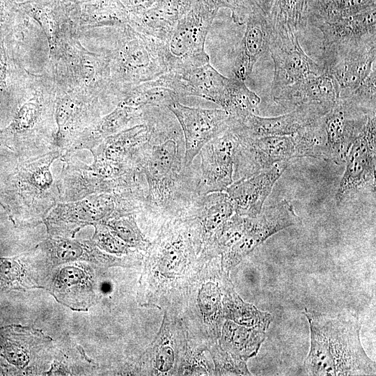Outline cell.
Masks as SVG:
<instances>
[{
  "label": "cell",
  "mask_w": 376,
  "mask_h": 376,
  "mask_svg": "<svg viewBox=\"0 0 376 376\" xmlns=\"http://www.w3.org/2000/svg\"><path fill=\"white\" fill-rule=\"evenodd\" d=\"M143 123L149 134L141 148L139 166L147 192L140 214L162 226L182 217L199 196V169L193 163L185 166L183 134L168 109L144 107Z\"/></svg>",
  "instance_id": "obj_1"
},
{
  "label": "cell",
  "mask_w": 376,
  "mask_h": 376,
  "mask_svg": "<svg viewBox=\"0 0 376 376\" xmlns=\"http://www.w3.org/2000/svg\"><path fill=\"white\" fill-rule=\"evenodd\" d=\"M311 346L304 363L308 375H375V362L360 340L361 324L350 312L322 314L304 308Z\"/></svg>",
  "instance_id": "obj_2"
},
{
  "label": "cell",
  "mask_w": 376,
  "mask_h": 376,
  "mask_svg": "<svg viewBox=\"0 0 376 376\" xmlns=\"http://www.w3.org/2000/svg\"><path fill=\"white\" fill-rule=\"evenodd\" d=\"M61 155V151L53 150L17 164L0 190V203L10 216L21 222L37 223L60 202L57 179L54 181L50 169Z\"/></svg>",
  "instance_id": "obj_3"
},
{
  "label": "cell",
  "mask_w": 376,
  "mask_h": 376,
  "mask_svg": "<svg viewBox=\"0 0 376 376\" xmlns=\"http://www.w3.org/2000/svg\"><path fill=\"white\" fill-rule=\"evenodd\" d=\"M143 201L134 195L99 193L70 202L58 203L44 221L49 232L73 235L81 228L105 223L118 217L138 214Z\"/></svg>",
  "instance_id": "obj_4"
},
{
  "label": "cell",
  "mask_w": 376,
  "mask_h": 376,
  "mask_svg": "<svg viewBox=\"0 0 376 376\" xmlns=\"http://www.w3.org/2000/svg\"><path fill=\"white\" fill-rule=\"evenodd\" d=\"M217 10L205 0H196L164 42L168 72L180 73L209 63L205 43Z\"/></svg>",
  "instance_id": "obj_5"
},
{
  "label": "cell",
  "mask_w": 376,
  "mask_h": 376,
  "mask_svg": "<svg viewBox=\"0 0 376 376\" xmlns=\"http://www.w3.org/2000/svg\"><path fill=\"white\" fill-rule=\"evenodd\" d=\"M123 36L115 61L119 81L127 84L131 89L168 72L162 40L131 29Z\"/></svg>",
  "instance_id": "obj_6"
},
{
  "label": "cell",
  "mask_w": 376,
  "mask_h": 376,
  "mask_svg": "<svg viewBox=\"0 0 376 376\" xmlns=\"http://www.w3.org/2000/svg\"><path fill=\"white\" fill-rule=\"evenodd\" d=\"M237 139L233 181L257 174L279 162L301 157L294 135Z\"/></svg>",
  "instance_id": "obj_7"
},
{
  "label": "cell",
  "mask_w": 376,
  "mask_h": 376,
  "mask_svg": "<svg viewBox=\"0 0 376 376\" xmlns=\"http://www.w3.org/2000/svg\"><path fill=\"white\" fill-rule=\"evenodd\" d=\"M206 273H202L194 288L198 290L196 301L189 302V313L194 311V329L214 343L220 336L221 324L224 319L222 299L224 288L230 281L228 272L221 265H212Z\"/></svg>",
  "instance_id": "obj_8"
},
{
  "label": "cell",
  "mask_w": 376,
  "mask_h": 376,
  "mask_svg": "<svg viewBox=\"0 0 376 376\" xmlns=\"http://www.w3.org/2000/svg\"><path fill=\"white\" fill-rule=\"evenodd\" d=\"M299 223L300 219L296 214L293 205L286 200L262 209L258 216L249 218L248 226L242 237L221 254L222 267L228 272L270 236Z\"/></svg>",
  "instance_id": "obj_9"
},
{
  "label": "cell",
  "mask_w": 376,
  "mask_h": 376,
  "mask_svg": "<svg viewBox=\"0 0 376 376\" xmlns=\"http://www.w3.org/2000/svg\"><path fill=\"white\" fill-rule=\"evenodd\" d=\"M376 39L323 48L322 71L336 79L340 92L359 85L375 67Z\"/></svg>",
  "instance_id": "obj_10"
},
{
  "label": "cell",
  "mask_w": 376,
  "mask_h": 376,
  "mask_svg": "<svg viewBox=\"0 0 376 376\" xmlns=\"http://www.w3.org/2000/svg\"><path fill=\"white\" fill-rule=\"evenodd\" d=\"M269 51L274 65L273 99L291 85L322 72V68L302 49L296 33H273Z\"/></svg>",
  "instance_id": "obj_11"
},
{
  "label": "cell",
  "mask_w": 376,
  "mask_h": 376,
  "mask_svg": "<svg viewBox=\"0 0 376 376\" xmlns=\"http://www.w3.org/2000/svg\"><path fill=\"white\" fill-rule=\"evenodd\" d=\"M182 130L185 140V166H189L201 148L228 128L229 116L223 109H207L181 104L167 107Z\"/></svg>",
  "instance_id": "obj_12"
},
{
  "label": "cell",
  "mask_w": 376,
  "mask_h": 376,
  "mask_svg": "<svg viewBox=\"0 0 376 376\" xmlns=\"http://www.w3.org/2000/svg\"><path fill=\"white\" fill-rule=\"evenodd\" d=\"M375 115L368 121L352 143L346 158V167L336 194L338 203L345 201L363 187L375 185Z\"/></svg>",
  "instance_id": "obj_13"
},
{
  "label": "cell",
  "mask_w": 376,
  "mask_h": 376,
  "mask_svg": "<svg viewBox=\"0 0 376 376\" xmlns=\"http://www.w3.org/2000/svg\"><path fill=\"white\" fill-rule=\"evenodd\" d=\"M237 136L228 128L207 143L200 150L199 196L225 191L233 182V168Z\"/></svg>",
  "instance_id": "obj_14"
},
{
  "label": "cell",
  "mask_w": 376,
  "mask_h": 376,
  "mask_svg": "<svg viewBox=\"0 0 376 376\" xmlns=\"http://www.w3.org/2000/svg\"><path fill=\"white\" fill-rule=\"evenodd\" d=\"M369 116H371L359 109L338 100L323 116L327 160L336 164L345 162L352 143L363 130Z\"/></svg>",
  "instance_id": "obj_15"
},
{
  "label": "cell",
  "mask_w": 376,
  "mask_h": 376,
  "mask_svg": "<svg viewBox=\"0 0 376 376\" xmlns=\"http://www.w3.org/2000/svg\"><path fill=\"white\" fill-rule=\"evenodd\" d=\"M326 113L320 108L304 105L276 117H260L250 114L240 120L229 119L228 128L237 136L247 138L293 135Z\"/></svg>",
  "instance_id": "obj_16"
},
{
  "label": "cell",
  "mask_w": 376,
  "mask_h": 376,
  "mask_svg": "<svg viewBox=\"0 0 376 376\" xmlns=\"http://www.w3.org/2000/svg\"><path fill=\"white\" fill-rule=\"evenodd\" d=\"M288 165V160L281 161L257 174L233 181L225 192L233 205L235 213L249 218L258 216L275 182Z\"/></svg>",
  "instance_id": "obj_17"
},
{
  "label": "cell",
  "mask_w": 376,
  "mask_h": 376,
  "mask_svg": "<svg viewBox=\"0 0 376 376\" xmlns=\"http://www.w3.org/2000/svg\"><path fill=\"white\" fill-rule=\"evenodd\" d=\"M340 89L333 76L311 75L283 90L273 100L285 109L313 106L329 112L338 102Z\"/></svg>",
  "instance_id": "obj_18"
},
{
  "label": "cell",
  "mask_w": 376,
  "mask_h": 376,
  "mask_svg": "<svg viewBox=\"0 0 376 376\" xmlns=\"http://www.w3.org/2000/svg\"><path fill=\"white\" fill-rule=\"evenodd\" d=\"M246 30L234 62V77L245 81L258 60L269 49L273 31L268 17L256 4L246 22Z\"/></svg>",
  "instance_id": "obj_19"
},
{
  "label": "cell",
  "mask_w": 376,
  "mask_h": 376,
  "mask_svg": "<svg viewBox=\"0 0 376 376\" xmlns=\"http://www.w3.org/2000/svg\"><path fill=\"white\" fill-rule=\"evenodd\" d=\"M143 123V107L117 104L109 113L93 126L83 130L60 157H68L79 150L91 149L105 138L128 127Z\"/></svg>",
  "instance_id": "obj_20"
},
{
  "label": "cell",
  "mask_w": 376,
  "mask_h": 376,
  "mask_svg": "<svg viewBox=\"0 0 376 376\" xmlns=\"http://www.w3.org/2000/svg\"><path fill=\"white\" fill-rule=\"evenodd\" d=\"M233 205L226 192L219 191L198 196L182 217L195 225L203 251L217 230L234 214Z\"/></svg>",
  "instance_id": "obj_21"
},
{
  "label": "cell",
  "mask_w": 376,
  "mask_h": 376,
  "mask_svg": "<svg viewBox=\"0 0 376 376\" xmlns=\"http://www.w3.org/2000/svg\"><path fill=\"white\" fill-rule=\"evenodd\" d=\"M171 73L181 97L197 96L223 107L229 92L231 78L220 74L209 63L180 73Z\"/></svg>",
  "instance_id": "obj_22"
},
{
  "label": "cell",
  "mask_w": 376,
  "mask_h": 376,
  "mask_svg": "<svg viewBox=\"0 0 376 376\" xmlns=\"http://www.w3.org/2000/svg\"><path fill=\"white\" fill-rule=\"evenodd\" d=\"M317 27L322 34L323 48L376 39L375 6Z\"/></svg>",
  "instance_id": "obj_23"
},
{
  "label": "cell",
  "mask_w": 376,
  "mask_h": 376,
  "mask_svg": "<svg viewBox=\"0 0 376 376\" xmlns=\"http://www.w3.org/2000/svg\"><path fill=\"white\" fill-rule=\"evenodd\" d=\"M195 1L159 0L152 8L136 15L133 24L136 31L164 41Z\"/></svg>",
  "instance_id": "obj_24"
},
{
  "label": "cell",
  "mask_w": 376,
  "mask_h": 376,
  "mask_svg": "<svg viewBox=\"0 0 376 376\" xmlns=\"http://www.w3.org/2000/svg\"><path fill=\"white\" fill-rule=\"evenodd\" d=\"M149 129L143 123L105 138L90 151L93 156L139 166L142 146L148 138Z\"/></svg>",
  "instance_id": "obj_25"
},
{
  "label": "cell",
  "mask_w": 376,
  "mask_h": 376,
  "mask_svg": "<svg viewBox=\"0 0 376 376\" xmlns=\"http://www.w3.org/2000/svg\"><path fill=\"white\" fill-rule=\"evenodd\" d=\"M180 98L181 97L171 88L170 79L166 72L155 79L133 87L118 104L133 107L167 108L169 105L179 101Z\"/></svg>",
  "instance_id": "obj_26"
},
{
  "label": "cell",
  "mask_w": 376,
  "mask_h": 376,
  "mask_svg": "<svg viewBox=\"0 0 376 376\" xmlns=\"http://www.w3.org/2000/svg\"><path fill=\"white\" fill-rule=\"evenodd\" d=\"M266 337L263 329L226 320L222 328L221 343L225 350L246 361L256 355Z\"/></svg>",
  "instance_id": "obj_27"
},
{
  "label": "cell",
  "mask_w": 376,
  "mask_h": 376,
  "mask_svg": "<svg viewBox=\"0 0 376 376\" xmlns=\"http://www.w3.org/2000/svg\"><path fill=\"white\" fill-rule=\"evenodd\" d=\"M312 0H274L268 19L273 33L302 30L309 21Z\"/></svg>",
  "instance_id": "obj_28"
},
{
  "label": "cell",
  "mask_w": 376,
  "mask_h": 376,
  "mask_svg": "<svg viewBox=\"0 0 376 376\" xmlns=\"http://www.w3.org/2000/svg\"><path fill=\"white\" fill-rule=\"evenodd\" d=\"M224 318L242 326L266 330L273 320L267 311H261L251 304L244 302L234 290L230 281L226 284L222 299Z\"/></svg>",
  "instance_id": "obj_29"
},
{
  "label": "cell",
  "mask_w": 376,
  "mask_h": 376,
  "mask_svg": "<svg viewBox=\"0 0 376 376\" xmlns=\"http://www.w3.org/2000/svg\"><path fill=\"white\" fill-rule=\"evenodd\" d=\"M177 337V336H176ZM168 329V325L162 328L154 345L148 352V369L152 373L173 374L180 364L181 344Z\"/></svg>",
  "instance_id": "obj_30"
},
{
  "label": "cell",
  "mask_w": 376,
  "mask_h": 376,
  "mask_svg": "<svg viewBox=\"0 0 376 376\" xmlns=\"http://www.w3.org/2000/svg\"><path fill=\"white\" fill-rule=\"evenodd\" d=\"M375 6V0H312L309 21L316 26Z\"/></svg>",
  "instance_id": "obj_31"
},
{
  "label": "cell",
  "mask_w": 376,
  "mask_h": 376,
  "mask_svg": "<svg viewBox=\"0 0 376 376\" xmlns=\"http://www.w3.org/2000/svg\"><path fill=\"white\" fill-rule=\"evenodd\" d=\"M260 97L251 91L244 81L231 78L229 92L222 107L231 120H240L250 114H258Z\"/></svg>",
  "instance_id": "obj_32"
},
{
  "label": "cell",
  "mask_w": 376,
  "mask_h": 376,
  "mask_svg": "<svg viewBox=\"0 0 376 376\" xmlns=\"http://www.w3.org/2000/svg\"><path fill=\"white\" fill-rule=\"evenodd\" d=\"M249 217L233 214L214 233L201 252L203 258H212L226 252L244 235Z\"/></svg>",
  "instance_id": "obj_33"
},
{
  "label": "cell",
  "mask_w": 376,
  "mask_h": 376,
  "mask_svg": "<svg viewBox=\"0 0 376 376\" xmlns=\"http://www.w3.org/2000/svg\"><path fill=\"white\" fill-rule=\"evenodd\" d=\"M91 286L84 272L77 269L67 267L58 275L54 284V292L58 299L77 305L81 300L87 299Z\"/></svg>",
  "instance_id": "obj_34"
},
{
  "label": "cell",
  "mask_w": 376,
  "mask_h": 376,
  "mask_svg": "<svg viewBox=\"0 0 376 376\" xmlns=\"http://www.w3.org/2000/svg\"><path fill=\"white\" fill-rule=\"evenodd\" d=\"M376 70L373 68L364 80L352 90L341 91V100L363 111L369 116L375 115Z\"/></svg>",
  "instance_id": "obj_35"
},
{
  "label": "cell",
  "mask_w": 376,
  "mask_h": 376,
  "mask_svg": "<svg viewBox=\"0 0 376 376\" xmlns=\"http://www.w3.org/2000/svg\"><path fill=\"white\" fill-rule=\"evenodd\" d=\"M136 215L128 214L115 217L104 224L128 246L146 250L150 243L139 230L135 219Z\"/></svg>",
  "instance_id": "obj_36"
},
{
  "label": "cell",
  "mask_w": 376,
  "mask_h": 376,
  "mask_svg": "<svg viewBox=\"0 0 376 376\" xmlns=\"http://www.w3.org/2000/svg\"><path fill=\"white\" fill-rule=\"evenodd\" d=\"M210 352L217 375H251L244 360L230 354L220 345L214 344L211 347Z\"/></svg>",
  "instance_id": "obj_37"
},
{
  "label": "cell",
  "mask_w": 376,
  "mask_h": 376,
  "mask_svg": "<svg viewBox=\"0 0 376 376\" xmlns=\"http://www.w3.org/2000/svg\"><path fill=\"white\" fill-rule=\"evenodd\" d=\"M10 65L4 40L0 34V119L8 111L10 92L8 84Z\"/></svg>",
  "instance_id": "obj_38"
},
{
  "label": "cell",
  "mask_w": 376,
  "mask_h": 376,
  "mask_svg": "<svg viewBox=\"0 0 376 376\" xmlns=\"http://www.w3.org/2000/svg\"><path fill=\"white\" fill-rule=\"evenodd\" d=\"M94 226L96 228L94 240L100 247L114 253L127 251L128 245L120 239L105 224L100 223Z\"/></svg>",
  "instance_id": "obj_39"
},
{
  "label": "cell",
  "mask_w": 376,
  "mask_h": 376,
  "mask_svg": "<svg viewBox=\"0 0 376 376\" xmlns=\"http://www.w3.org/2000/svg\"><path fill=\"white\" fill-rule=\"evenodd\" d=\"M265 15L268 16L272 7L274 0H253Z\"/></svg>",
  "instance_id": "obj_40"
},
{
  "label": "cell",
  "mask_w": 376,
  "mask_h": 376,
  "mask_svg": "<svg viewBox=\"0 0 376 376\" xmlns=\"http://www.w3.org/2000/svg\"><path fill=\"white\" fill-rule=\"evenodd\" d=\"M5 18L4 5L3 1L0 0V29L4 24Z\"/></svg>",
  "instance_id": "obj_41"
}]
</instances>
